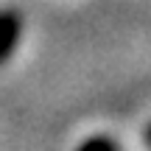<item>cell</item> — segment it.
Wrapping results in <instances>:
<instances>
[{"mask_svg": "<svg viewBox=\"0 0 151 151\" xmlns=\"http://www.w3.org/2000/svg\"><path fill=\"white\" fill-rule=\"evenodd\" d=\"M76 151H120V146H118V140H112L106 134H95L90 140H84Z\"/></svg>", "mask_w": 151, "mask_h": 151, "instance_id": "2", "label": "cell"}, {"mask_svg": "<svg viewBox=\"0 0 151 151\" xmlns=\"http://www.w3.org/2000/svg\"><path fill=\"white\" fill-rule=\"evenodd\" d=\"M22 37V14L17 9H0V65L9 62Z\"/></svg>", "mask_w": 151, "mask_h": 151, "instance_id": "1", "label": "cell"}, {"mask_svg": "<svg viewBox=\"0 0 151 151\" xmlns=\"http://www.w3.org/2000/svg\"><path fill=\"white\" fill-rule=\"evenodd\" d=\"M143 140H146V146L151 148V123L146 126V132H143Z\"/></svg>", "mask_w": 151, "mask_h": 151, "instance_id": "3", "label": "cell"}]
</instances>
